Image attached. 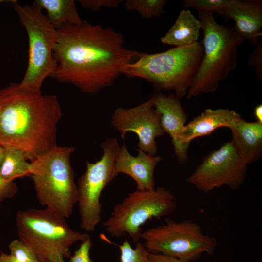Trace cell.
<instances>
[{"label": "cell", "mask_w": 262, "mask_h": 262, "mask_svg": "<svg viewBox=\"0 0 262 262\" xmlns=\"http://www.w3.org/2000/svg\"><path fill=\"white\" fill-rule=\"evenodd\" d=\"M141 53L128 48L123 36L113 29L82 21L57 30L51 77L95 94L112 85Z\"/></svg>", "instance_id": "1"}, {"label": "cell", "mask_w": 262, "mask_h": 262, "mask_svg": "<svg viewBox=\"0 0 262 262\" xmlns=\"http://www.w3.org/2000/svg\"><path fill=\"white\" fill-rule=\"evenodd\" d=\"M0 147L24 153L32 162L57 145L62 112L56 96L12 83L0 90Z\"/></svg>", "instance_id": "2"}, {"label": "cell", "mask_w": 262, "mask_h": 262, "mask_svg": "<svg viewBox=\"0 0 262 262\" xmlns=\"http://www.w3.org/2000/svg\"><path fill=\"white\" fill-rule=\"evenodd\" d=\"M203 55V46L198 41L162 52H142L125 66L123 74L145 79L158 90L173 91L180 99L186 96Z\"/></svg>", "instance_id": "3"}, {"label": "cell", "mask_w": 262, "mask_h": 262, "mask_svg": "<svg viewBox=\"0 0 262 262\" xmlns=\"http://www.w3.org/2000/svg\"><path fill=\"white\" fill-rule=\"evenodd\" d=\"M203 31V55L186 97L213 93L237 66L238 48L245 39L234 29L219 24L213 13L198 12Z\"/></svg>", "instance_id": "4"}, {"label": "cell", "mask_w": 262, "mask_h": 262, "mask_svg": "<svg viewBox=\"0 0 262 262\" xmlns=\"http://www.w3.org/2000/svg\"><path fill=\"white\" fill-rule=\"evenodd\" d=\"M72 147L57 146L31 162L30 176L43 206L66 219L77 203V187L70 158Z\"/></svg>", "instance_id": "5"}, {"label": "cell", "mask_w": 262, "mask_h": 262, "mask_svg": "<svg viewBox=\"0 0 262 262\" xmlns=\"http://www.w3.org/2000/svg\"><path fill=\"white\" fill-rule=\"evenodd\" d=\"M19 239L41 262H54L58 257H70V248L89 236L73 230L66 219L47 209L19 211L16 215Z\"/></svg>", "instance_id": "6"}, {"label": "cell", "mask_w": 262, "mask_h": 262, "mask_svg": "<svg viewBox=\"0 0 262 262\" xmlns=\"http://www.w3.org/2000/svg\"><path fill=\"white\" fill-rule=\"evenodd\" d=\"M176 207L174 194L164 187L137 189L114 206L103 225L112 237L120 238L127 234L137 243L141 239L142 225L153 218L169 215Z\"/></svg>", "instance_id": "7"}, {"label": "cell", "mask_w": 262, "mask_h": 262, "mask_svg": "<svg viewBox=\"0 0 262 262\" xmlns=\"http://www.w3.org/2000/svg\"><path fill=\"white\" fill-rule=\"evenodd\" d=\"M21 25L28 35V66L21 87L41 90L45 79L51 77L55 67L53 50L57 38V30L49 21L42 10L34 6L13 4Z\"/></svg>", "instance_id": "8"}, {"label": "cell", "mask_w": 262, "mask_h": 262, "mask_svg": "<svg viewBox=\"0 0 262 262\" xmlns=\"http://www.w3.org/2000/svg\"><path fill=\"white\" fill-rule=\"evenodd\" d=\"M143 245L150 253L161 254L191 262L203 254L212 255L218 245L213 237L206 235L201 227L191 220L165 223L142 231Z\"/></svg>", "instance_id": "9"}, {"label": "cell", "mask_w": 262, "mask_h": 262, "mask_svg": "<svg viewBox=\"0 0 262 262\" xmlns=\"http://www.w3.org/2000/svg\"><path fill=\"white\" fill-rule=\"evenodd\" d=\"M100 147L103 150L101 159L94 163L86 162V170L77 186L80 227L86 232L93 231L101 222L102 193L118 175L115 166L120 148L117 139L109 138Z\"/></svg>", "instance_id": "10"}, {"label": "cell", "mask_w": 262, "mask_h": 262, "mask_svg": "<svg viewBox=\"0 0 262 262\" xmlns=\"http://www.w3.org/2000/svg\"><path fill=\"white\" fill-rule=\"evenodd\" d=\"M247 165L230 141L209 154L186 181L204 193L223 186L236 190L245 182Z\"/></svg>", "instance_id": "11"}, {"label": "cell", "mask_w": 262, "mask_h": 262, "mask_svg": "<svg viewBox=\"0 0 262 262\" xmlns=\"http://www.w3.org/2000/svg\"><path fill=\"white\" fill-rule=\"evenodd\" d=\"M111 124L120 133L121 139L128 132L135 133L138 138V149L151 155L157 152L156 138L165 133L151 98L132 108L116 109Z\"/></svg>", "instance_id": "12"}, {"label": "cell", "mask_w": 262, "mask_h": 262, "mask_svg": "<svg viewBox=\"0 0 262 262\" xmlns=\"http://www.w3.org/2000/svg\"><path fill=\"white\" fill-rule=\"evenodd\" d=\"M153 105L158 113L162 127L171 137L174 153L179 161L186 162L188 151L180 143V134L186 125L187 115L180 102V99L174 94L159 93L151 98Z\"/></svg>", "instance_id": "13"}, {"label": "cell", "mask_w": 262, "mask_h": 262, "mask_svg": "<svg viewBox=\"0 0 262 262\" xmlns=\"http://www.w3.org/2000/svg\"><path fill=\"white\" fill-rule=\"evenodd\" d=\"M220 15L234 21V31L252 45L262 36V0H231Z\"/></svg>", "instance_id": "14"}, {"label": "cell", "mask_w": 262, "mask_h": 262, "mask_svg": "<svg viewBox=\"0 0 262 262\" xmlns=\"http://www.w3.org/2000/svg\"><path fill=\"white\" fill-rule=\"evenodd\" d=\"M137 151L138 155L133 156L123 145L115 160V170L118 174L123 173L132 178L136 183L137 190H153L155 188L154 170L163 159L139 149Z\"/></svg>", "instance_id": "15"}, {"label": "cell", "mask_w": 262, "mask_h": 262, "mask_svg": "<svg viewBox=\"0 0 262 262\" xmlns=\"http://www.w3.org/2000/svg\"><path fill=\"white\" fill-rule=\"evenodd\" d=\"M241 115L228 109H207L185 125L180 138L182 147L186 151L192 140L211 134L221 127L229 128Z\"/></svg>", "instance_id": "16"}, {"label": "cell", "mask_w": 262, "mask_h": 262, "mask_svg": "<svg viewBox=\"0 0 262 262\" xmlns=\"http://www.w3.org/2000/svg\"><path fill=\"white\" fill-rule=\"evenodd\" d=\"M229 129L231 141L241 159L247 165L257 162L262 154V123L241 117Z\"/></svg>", "instance_id": "17"}, {"label": "cell", "mask_w": 262, "mask_h": 262, "mask_svg": "<svg viewBox=\"0 0 262 262\" xmlns=\"http://www.w3.org/2000/svg\"><path fill=\"white\" fill-rule=\"evenodd\" d=\"M201 24L189 10L180 11L174 24L164 36L161 42L175 47L188 46L198 42Z\"/></svg>", "instance_id": "18"}, {"label": "cell", "mask_w": 262, "mask_h": 262, "mask_svg": "<svg viewBox=\"0 0 262 262\" xmlns=\"http://www.w3.org/2000/svg\"><path fill=\"white\" fill-rule=\"evenodd\" d=\"M33 3L41 10H46V17L57 30L82 21L74 0H35Z\"/></svg>", "instance_id": "19"}, {"label": "cell", "mask_w": 262, "mask_h": 262, "mask_svg": "<svg viewBox=\"0 0 262 262\" xmlns=\"http://www.w3.org/2000/svg\"><path fill=\"white\" fill-rule=\"evenodd\" d=\"M31 162L20 150L3 148L0 163V173L6 181H14L17 178L30 176Z\"/></svg>", "instance_id": "20"}, {"label": "cell", "mask_w": 262, "mask_h": 262, "mask_svg": "<svg viewBox=\"0 0 262 262\" xmlns=\"http://www.w3.org/2000/svg\"><path fill=\"white\" fill-rule=\"evenodd\" d=\"M166 2L165 0H126L124 6L127 10L136 11L143 18L151 19L164 13Z\"/></svg>", "instance_id": "21"}, {"label": "cell", "mask_w": 262, "mask_h": 262, "mask_svg": "<svg viewBox=\"0 0 262 262\" xmlns=\"http://www.w3.org/2000/svg\"><path fill=\"white\" fill-rule=\"evenodd\" d=\"M119 246L121 252V262H151L149 258V252L139 242L136 243L134 248L131 246L127 240H125Z\"/></svg>", "instance_id": "22"}, {"label": "cell", "mask_w": 262, "mask_h": 262, "mask_svg": "<svg viewBox=\"0 0 262 262\" xmlns=\"http://www.w3.org/2000/svg\"><path fill=\"white\" fill-rule=\"evenodd\" d=\"M230 1L231 0H185L184 7L194 8L198 12L220 14Z\"/></svg>", "instance_id": "23"}, {"label": "cell", "mask_w": 262, "mask_h": 262, "mask_svg": "<svg viewBox=\"0 0 262 262\" xmlns=\"http://www.w3.org/2000/svg\"><path fill=\"white\" fill-rule=\"evenodd\" d=\"M10 254L16 259L22 262H41L32 251L20 240L12 241L9 245Z\"/></svg>", "instance_id": "24"}, {"label": "cell", "mask_w": 262, "mask_h": 262, "mask_svg": "<svg viewBox=\"0 0 262 262\" xmlns=\"http://www.w3.org/2000/svg\"><path fill=\"white\" fill-rule=\"evenodd\" d=\"M123 0H80L79 3L84 8L97 11L103 8H115L123 2Z\"/></svg>", "instance_id": "25"}, {"label": "cell", "mask_w": 262, "mask_h": 262, "mask_svg": "<svg viewBox=\"0 0 262 262\" xmlns=\"http://www.w3.org/2000/svg\"><path fill=\"white\" fill-rule=\"evenodd\" d=\"M92 245L90 236L81 242L79 248L70 257L69 262H93L90 257V250Z\"/></svg>", "instance_id": "26"}, {"label": "cell", "mask_w": 262, "mask_h": 262, "mask_svg": "<svg viewBox=\"0 0 262 262\" xmlns=\"http://www.w3.org/2000/svg\"><path fill=\"white\" fill-rule=\"evenodd\" d=\"M2 153L3 147H0V163ZM17 190V186L14 181H5L0 173V203L6 199L13 197Z\"/></svg>", "instance_id": "27"}, {"label": "cell", "mask_w": 262, "mask_h": 262, "mask_svg": "<svg viewBox=\"0 0 262 262\" xmlns=\"http://www.w3.org/2000/svg\"><path fill=\"white\" fill-rule=\"evenodd\" d=\"M249 65L254 67L257 77L262 79V41H259L249 60Z\"/></svg>", "instance_id": "28"}, {"label": "cell", "mask_w": 262, "mask_h": 262, "mask_svg": "<svg viewBox=\"0 0 262 262\" xmlns=\"http://www.w3.org/2000/svg\"><path fill=\"white\" fill-rule=\"evenodd\" d=\"M151 262H191L184 259L161 254L149 253Z\"/></svg>", "instance_id": "29"}, {"label": "cell", "mask_w": 262, "mask_h": 262, "mask_svg": "<svg viewBox=\"0 0 262 262\" xmlns=\"http://www.w3.org/2000/svg\"><path fill=\"white\" fill-rule=\"evenodd\" d=\"M0 262H22L18 261L11 254L1 252L0 254Z\"/></svg>", "instance_id": "30"}, {"label": "cell", "mask_w": 262, "mask_h": 262, "mask_svg": "<svg viewBox=\"0 0 262 262\" xmlns=\"http://www.w3.org/2000/svg\"><path fill=\"white\" fill-rule=\"evenodd\" d=\"M254 115L257 122L262 123V105L259 104L254 110Z\"/></svg>", "instance_id": "31"}, {"label": "cell", "mask_w": 262, "mask_h": 262, "mask_svg": "<svg viewBox=\"0 0 262 262\" xmlns=\"http://www.w3.org/2000/svg\"><path fill=\"white\" fill-rule=\"evenodd\" d=\"M17 2L16 0H0V3L2 2H11L12 3H14Z\"/></svg>", "instance_id": "32"}, {"label": "cell", "mask_w": 262, "mask_h": 262, "mask_svg": "<svg viewBox=\"0 0 262 262\" xmlns=\"http://www.w3.org/2000/svg\"><path fill=\"white\" fill-rule=\"evenodd\" d=\"M54 262H65L64 258L62 257H58Z\"/></svg>", "instance_id": "33"}, {"label": "cell", "mask_w": 262, "mask_h": 262, "mask_svg": "<svg viewBox=\"0 0 262 262\" xmlns=\"http://www.w3.org/2000/svg\"><path fill=\"white\" fill-rule=\"evenodd\" d=\"M0 109H1V107H0Z\"/></svg>", "instance_id": "34"}]
</instances>
